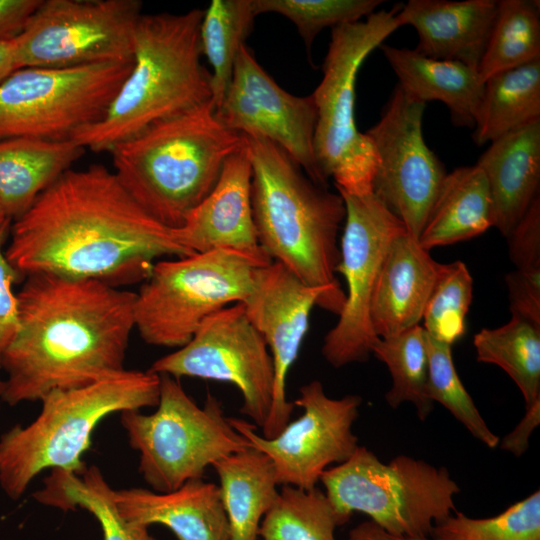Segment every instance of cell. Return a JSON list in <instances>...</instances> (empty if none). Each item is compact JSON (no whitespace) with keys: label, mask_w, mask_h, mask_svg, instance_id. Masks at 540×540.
Here are the masks:
<instances>
[{"label":"cell","mask_w":540,"mask_h":540,"mask_svg":"<svg viewBox=\"0 0 540 540\" xmlns=\"http://www.w3.org/2000/svg\"><path fill=\"white\" fill-rule=\"evenodd\" d=\"M5 248L24 277L47 273L109 285L143 282L157 258L191 253L101 164L69 169L11 222Z\"/></svg>","instance_id":"cell-1"},{"label":"cell","mask_w":540,"mask_h":540,"mask_svg":"<svg viewBox=\"0 0 540 540\" xmlns=\"http://www.w3.org/2000/svg\"><path fill=\"white\" fill-rule=\"evenodd\" d=\"M19 328L0 368L3 402L41 401L56 389L123 373L136 293L91 279L39 273L17 293Z\"/></svg>","instance_id":"cell-2"},{"label":"cell","mask_w":540,"mask_h":540,"mask_svg":"<svg viewBox=\"0 0 540 540\" xmlns=\"http://www.w3.org/2000/svg\"><path fill=\"white\" fill-rule=\"evenodd\" d=\"M243 138L252 167L251 201L260 247L305 284L325 289L329 312L339 316L346 300L336 277L338 232L346 216L342 196L314 183L274 143Z\"/></svg>","instance_id":"cell-3"},{"label":"cell","mask_w":540,"mask_h":540,"mask_svg":"<svg viewBox=\"0 0 540 540\" xmlns=\"http://www.w3.org/2000/svg\"><path fill=\"white\" fill-rule=\"evenodd\" d=\"M203 14H142L129 75L101 119L71 139L84 149L109 152L156 122L212 102L211 72L201 62Z\"/></svg>","instance_id":"cell-4"},{"label":"cell","mask_w":540,"mask_h":540,"mask_svg":"<svg viewBox=\"0 0 540 540\" xmlns=\"http://www.w3.org/2000/svg\"><path fill=\"white\" fill-rule=\"evenodd\" d=\"M243 145V135L223 126L208 102L152 124L109 152L130 196L163 225L179 228Z\"/></svg>","instance_id":"cell-5"},{"label":"cell","mask_w":540,"mask_h":540,"mask_svg":"<svg viewBox=\"0 0 540 540\" xmlns=\"http://www.w3.org/2000/svg\"><path fill=\"white\" fill-rule=\"evenodd\" d=\"M160 376L150 371L123 373L85 386L56 389L41 399L38 416L0 437V486L19 499L45 469L82 473V455L96 426L115 412L156 407Z\"/></svg>","instance_id":"cell-6"},{"label":"cell","mask_w":540,"mask_h":540,"mask_svg":"<svg viewBox=\"0 0 540 540\" xmlns=\"http://www.w3.org/2000/svg\"><path fill=\"white\" fill-rule=\"evenodd\" d=\"M319 482L343 524L359 512L391 534L411 537L430 536L457 511L460 492L445 467L403 454L384 463L365 446L326 469Z\"/></svg>","instance_id":"cell-7"},{"label":"cell","mask_w":540,"mask_h":540,"mask_svg":"<svg viewBox=\"0 0 540 540\" xmlns=\"http://www.w3.org/2000/svg\"><path fill=\"white\" fill-rule=\"evenodd\" d=\"M400 6L332 28L323 77L311 94L317 110L315 158L323 176L332 177L341 193H372L378 160L370 138L356 127L355 84L365 58L401 27Z\"/></svg>","instance_id":"cell-8"},{"label":"cell","mask_w":540,"mask_h":540,"mask_svg":"<svg viewBox=\"0 0 540 540\" xmlns=\"http://www.w3.org/2000/svg\"><path fill=\"white\" fill-rule=\"evenodd\" d=\"M157 409L121 412L132 449L139 452V472L156 492H170L203 478L207 467L250 447L229 422L221 402L208 393L199 406L177 378L162 374Z\"/></svg>","instance_id":"cell-9"},{"label":"cell","mask_w":540,"mask_h":540,"mask_svg":"<svg viewBox=\"0 0 540 540\" xmlns=\"http://www.w3.org/2000/svg\"><path fill=\"white\" fill-rule=\"evenodd\" d=\"M270 262L230 249L155 262L136 293L135 328L147 344L180 348L206 318L244 302Z\"/></svg>","instance_id":"cell-10"},{"label":"cell","mask_w":540,"mask_h":540,"mask_svg":"<svg viewBox=\"0 0 540 540\" xmlns=\"http://www.w3.org/2000/svg\"><path fill=\"white\" fill-rule=\"evenodd\" d=\"M131 62L24 67L0 83V140H67L105 114Z\"/></svg>","instance_id":"cell-11"},{"label":"cell","mask_w":540,"mask_h":540,"mask_svg":"<svg viewBox=\"0 0 540 540\" xmlns=\"http://www.w3.org/2000/svg\"><path fill=\"white\" fill-rule=\"evenodd\" d=\"M138 0H41L14 38L18 69L133 61Z\"/></svg>","instance_id":"cell-12"},{"label":"cell","mask_w":540,"mask_h":540,"mask_svg":"<svg viewBox=\"0 0 540 540\" xmlns=\"http://www.w3.org/2000/svg\"><path fill=\"white\" fill-rule=\"evenodd\" d=\"M148 371L231 383L243 398L240 412L261 429L267 421L274 384L272 358L241 302L206 318L187 344L154 361Z\"/></svg>","instance_id":"cell-13"},{"label":"cell","mask_w":540,"mask_h":540,"mask_svg":"<svg viewBox=\"0 0 540 540\" xmlns=\"http://www.w3.org/2000/svg\"><path fill=\"white\" fill-rule=\"evenodd\" d=\"M338 193L346 216L337 273L344 276L347 293L339 319L321 348L324 359L334 368L364 362L371 355L379 338L370 322L372 294L390 242L406 230L373 193Z\"/></svg>","instance_id":"cell-14"},{"label":"cell","mask_w":540,"mask_h":540,"mask_svg":"<svg viewBox=\"0 0 540 540\" xmlns=\"http://www.w3.org/2000/svg\"><path fill=\"white\" fill-rule=\"evenodd\" d=\"M425 104L398 84L365 132L378 160L372 193L417 240L447 175L423 137Z\"/></svg>","instance_id":"cell-15"},{"label":"cell","mask_w":540,"mask_h":540,"mask_svg":"<svg viewBox=\"0 0 540 540\" xmlns=\"http://www.w3.org/2000/svg\"><path fill=\"white\" fill-rule=\"evenodd\" d=\"M361 403L358 395L328 397L322 383L313 380L300 387L293 402L303 409L301 416L274 438L258 434L256 426L245 420L229 417V422L270 458L279 485L311 490L328 466L345 462L359 446L353 424Z\"/></svg>","instance_id":"cell-16"},{"label":"cell","mask_w":540,"mask_h":540,"mask_svg":"<svg viewBox=\"0 0 540 540\" xmlns=\"http://www.w3.org/2000/svg\"><path fill=\"white\" fill-rule=\"evenodd\" d=\"M215 115L227 129L268 140L286 152L317 185L326 187L314 153L317 110L312 95L282 89L242 46Z\"/></svg>","instance_id":"cell-17"},{"label":"cell","mask_w":540,"mask_h":540,"mask_svg":"<svg viewBox=\"0 0 540 540\" xmlns=\"http://www.w3.org/2000/svg\"><path fill=\"white\" fill-rule=\"evenodd\" d=\"M248 319L269 349L274 372L270 412L262 436L271 439L289 423L295 408L287 399L286 383L309 328L312 308L329 312L327 291L302 282L281 263L258 268L253 289L242 302Z\"/></svg>","instance_id":"cell-18"},{"label":"cell","mask_w":540,"mask_h":540,"mask_svg":"<svg viewBox=\"0 0 540 540\" xmlns=\"http://www.w3.org/2000/svg\"><path fill=\"white\" fill-rule=\"evenodd\" d=\"M252 167L243 147L229 156L207 196L175 228L191 253L230 249L272 261L260 247L251 201Z\"/></svg>","instance_id":"cell-19"},{"label":"cell","mask_w":540,"mask_h":540,"mask_svg":"<svg viewBox=\"0 0 540 540\" xmlns=\"http://www.w3.org/2000/svg\"><path fill=\"white\" fill-rule=\"evenodd\" d=\"M440 267L406 230L392 239L370 303V322L377 337L419 325Z\"/></svg>","instance_id":"cell-20"},{"label":"cell","mask_w":540,"mask_h":540,"mask_svg":"<svg viewBox=\"0 0 540 540\" xmlns=\"http://www.w3.org/2000/svg\"><path fill=\"white\" fill-rule=\"evenodd\" d=\"M495 0H409L397 18L417 31L418 53L478 69L496 20Z\"/></svg>","instance_id":"cell-21"},{"label":"cell","mask_w":540,"mask_h":540,"mask_svg":"<svg viewBox=\"0 0 540 540\" xmlns=\"http://www.w3.org/2000/svg\"><path fill=\"white\" fill-rule=\"evenodd\" d=\"M114 500L126 520L146 527L162 524L178 540L229 538L219 487L202 478L164 493L144 488L115 490Z\"/></svg>","instance_id":"cell-22"},{"label":"cell","mask_w":540,"mask_h":540,"mask_svg":"<svg viewBox=\"0 0 540 540\" xmlns=\"http://www.w3.org/2000/svg\"><path fill=\"white\" fill-rule=\"evenodd\" d=\"M476 164L489 184L494 227L507 238L539 196L540 119L491 142Z\"/></svg>","instance_id":"cell-23"},{"label":"cell","mask_w":540,"mask_h":540,"mask_svg":"<svg viewBox=\"0 0 540 540\" xmlns=\"http://www.w3.org/2000/svg\"><path fill=\"white\" fill-rule=\"evenodd\" d=\"M399 85L418 100L440 101L456 126L474 128L485 82L478 69L465 63L426 57L416 50L380 46Z\"/></svg>","instance_id":"cell-24"},{"label":"cell","mask_w":540,"mask_h":540,"mask_svg":"<svg viewBox=\"0 0 540 540\" xmlns=\"http://www.w3.org/2000/svg\"><path fill=\"white\" fill-rule=\"evenodd\" d=\"M85 150L72 139L0 140V203L6 216L13 221L25 213Z\"/></svg>","instance_id":"cell-25"},{"label":"cell","mask_w":540,"mask_h":540,"mask_svg":"<svg viewBox=\"0 0 540 540\" xmlns=\"http://www.w3.org/2000/svg\"><path fill=\"white\" fill-rule=\"evenodd\" d=\"M226 514L228 540H258L260 524L278 498V481L270 458L250 446L212 465Z\"/></svg>","instance_id":"cell-26"},{"label":"cell","mask_w":540,"mask_h":540,"mask_svg":"<svg viewBox=\"0 0 540 540\" xmlns=\"http://www.w3.org/2000/svg\"><path fill=\"white\" fill-rule=\"evenodd\" d=\"M494 227L487 178L477 165L447 173L419 237L425 250L469 240Z\"/></svg>","instance_id":"cell-27"},{"label":"cell","mask_w":540,"mask_h":540,"mask_svg":"<svg viewBox=\"0 0 540 540\" xmlns=\"http://www.w3.org/2000/svg\"><path fill=\"white\" fill-rule=\"evenodd\" d=\"M110 484L96 466L86 467L78 474L53 469L43 487L33 493L39 503L61 509L77 507L90 512L99 522L104 540H156L148 527L126 520L120 513Z\"/></svg>","instance_id":"cell-28"},{"label":"cell","mask_w":540,"mask_h":540,"mask_svg":"<svg viewBox=\"0 0 540 540\" xmlns=\"http://www.w3.org/2000/svg\"><path fill=\"white\" fill-rule=\"evenodd\" d=\"M540 119V59L497 73L485 81L474 127L478 145Z\"/></svg>","instance_id":"cell-29"},{"label":"cell","mask_w":540,"mask_h":540,"mask_svg":"<svg viewBox=\"0 0 540 540\" xmlns=\"http://www.w3.org/2000/svg\"><path fill=\"white\" fill-rule=\"evenodd\" d=\"M473 344L477 361L499 366L514 381L526 409L540 400V325L511 316L498 328L480 330Z\"/></svg>","instance_id":"cell-30"},{"label":"cell","mask_w":540,"mask_h":540,"mask_svg":"<svg viewBox=\"0 0 540 540\" xmlns=\"http://www.w3.org/2000/svg\"><path fill=\"white\" fill-rule=\"evenodd\" d=\"M256 13L252 0H212L200 25V44L212 68V104H220L234 65L250 34Z\"/></svg>","instance_id":"cell-31"},{"label":"cell","mask_w":540,"mask_h":540,"mask_svg":"<svg viewBox=\"0 0 540 540\" xmlns=\"http://www.w3.org/2000/svg\"><path fill=\"white\" fill-rule=\"evenodd\" d=\"M539 4L528 0H500L478 72L491 76L540 59Z\"/></svg>","instance_id":"cell-32"},{"label":"cell","mask_w":540,"mask_h":540,"mask_svg":"<svg viewBox=\"0 0 540 540\" xmlns=\"http://www.w3.org/2000/svg\"><path fill=\"white\" fill-rule=\"evenodd\" d=\"M343 525L325 492L284 485L261 521V540H336Z\"/></svg>","instance_id":"cell-33"},{"label":"cell","mask_w":540,"mask_h":540,"mask_svg":"<svg viewBox=\"0 0 540 540\" xmlns=\"http://www.w3.org/2000/svg\"><path fill=\"white\" fill-rule=\"evenodd\" d=\"M371 354L386 364L390 372L392 385L385 394L388 405L395 409L410 402L418 418L426 420L434 403L426 395L428 357L423 327L416 325L399 334L377 338Z\"/></svg>","instance_id":"cell-34"},{"label":"cell","mask_w":540,"mask_h":540,"mask_svg":"<svg viewBox=\"0 0 540 540\" xmlns=\"http://www.w3.org/2000/svg\"><path fill=\"white\" fill-rule=\"evenodd\" d=\"M425 343L428 357V399L445 407L474 438L488 448L499 446L500 438L488 427L459 378L451 345L432 338L426 331Z\"/></svg>","instance_id":"cell-35"},{"label":"cell","mask_w":540,"mask_h":540,"mask_svg":"<svg viewBox=\"0 0 540 540\" xmlns=\"http://www.w3.org/2000/svg\"><path fill=\"white\" fill-rule=\"evenodd\" d=\"M430 537L435 540H540V491L488 518H473L456 511L436 523Z\"/></svg>","instance_id":"cell-36"},{"label":"cell","mask_w":540,"mask_h":540,"mask_svg":"<svg viewBox=\"0 0 540 540\" xmlns=\"http://www.w3.org/2000/svg\"><path fill=\"white\" fill-rule=\"evenodd\" d=\"M473 298V280L462 261L441 264L427 300L423 329L432 338L452 344L463 336Z\"/></svg>","instance_id":"cell-37"},{"label":"cell","mask_w":540,"mask_h":540,"mask_svg":"<svg viewBox=\"0 0 540 540\" xmlns=\"http://www.w3.org/2000/svg\"><path fill=\"white\" fill-rule=\"evenodd\" d=\"M381 0H252L256 15L276 13L289 19L310 51L324 28L360 21L375 12Z\"/></svg>","instance_id":"cell-38"},{"label":"cell","mask_w":540,"mask_h":540,"mask_svg":"<svg viewBox=\"0 0 540 540\" xmlns=\"http://www.w3.org/2000/svg\"><path fill=\"white\" fill-rule=\"evenodd\" d=\"M11 222L8 219L0 226V362L19 328L18 297L13 287L24 278L5 254Z\"/></svg>","instance_id":"cell-39"},{"label":"cell","mask_w":540,"mask_h":540,"mask_svg":"<svg viewBox=\"0 0 540 540\" xmlns=\"http://www.w3.org/2000/svg\"><path fill=\"white\" fill-rule=\"evenodd\" d=\"M509 256L516 270L540 272V197L507 237Z\"/></svg>","instance_id":"cell-40"},{"label":"cell","mask_w":540,"mask_h":540,"mask_svg":"<svg viewBox=\"0 0 540 540\" xmlns=\"http://www.w3.org/2000/svg\"><path fill=\"white\" fill-rule=\"evenodd\" d=\"M511 316L540 325V272L512 271L505 276Z\"/></svg>","instance_id":"cell-41"},{"label":"cell","mask_w":540,"mask_h":540,"mask_svg":"<svg viewBox=\"0 0 540 540\" xmlns=\"http://www.w3.org/2000/svg\"><path fill=\"white\" fill-rule=\"evenodd\" d=\"M41 0H0V41L17 37Z\"/></svg>","instance_id":"cell-42"},{"label":"cell","mask_w":540,"mask_h":540,"mask_svg":"<svg viewBox=\"0 0 540 540\" xmlns=\"http://www.w3.org/2000/svg\"><path fill=\"white\" fill-rule=\"evenodd\" d=\"M539 424L540 400L526 409L517 426L499 442L500 448L516 457L522 456L529 448L530 436Z\"/></svg>","instance_id":"cell-43"},{"label":"cell","mask_w":540,"mask_h":540,"mask_svg":"<svg viewBox=\"0 0 540 540\" xmlns=\"http://www.w3.org/2000/svg\"><path fill=\"white\" fill-rule=\"evenodd\" d=\"M346 540H435L430 536L411 537L391 534L371 520H366L353 527Z\"/></svg>","instance_id":"cell-44"},{"label":"cell","mask_w":540,"mask_h":540,"mask_svg":"<svg viewBox=\"0 0 540 540\" xmlns=\"http://www.w3.org/2000/svg\"><path fill=\"white\" fill-rule=\"evenodd\" d=\"M17 69L14 39L0 41V83Z\"/></svg>","instance_id":"cell-45"},{"label":"cell","mask_w":540,"mask_h":540,"mask_svg":"<svg viewBox=\"0 0 540 540\" xmlns=\"http://www.w3.org/2000/svg\"><path fill=\"white\" fill-rule=\"evenodd\" d=\"M9 218L6 216V213L0 203V226ZM10 220V219H9Z\"/></svg>","instance_id":"cell-46"},{"label":"cell","mask_w":540,"mask_h":540,"mask_svg":"<svg viewBox=\"0 0 540 540\" xmlns=\"http://www.w3.org/2000/svg\"><path fill=\"white\" fill-rule=\"evenodd\" d=\"M3 388H4V379H2V378L0 377V397H1V394H2V392H3Z\"/></svg>","instance_id":"cell-47"}]
</instances>
